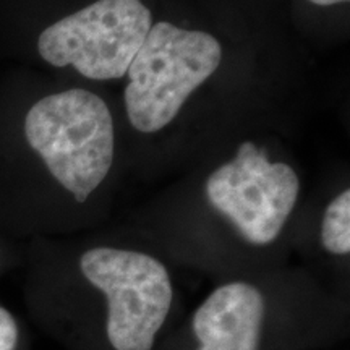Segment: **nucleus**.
I'll return each instance as SVG.
<instances>
[{"label":"nucleus","mask_w":350,"mask_h":350,"mask_svg":"<svg viewBox=\"0 0 350 350\" xmlns=\"http://www.w3.org/2000/svg\"><path fill=\"white\" fill-rule=\"evenodd\" d=\"M23 130L52 178L78 203L106 180L113 163V120L98 94L75 88L44 96L26 112Z\"/></svg>","instance_id":"f257e3e1"},{"label":"nucleus","mask_w":350,"mask_h":350,"mask_svg":"<svg viewBox=\"0 0 350 350\" xmlns=\"http://www.w3.org/2000/svg\"><path fill=\"white\" fill-rule=\"evenodd\" d=\"M221 62L222 46L213 34L169 21L152 25L126 70L124 99L131 126L142 133L165 129Z\"/></svg>","instance_id":"f03ea898"},{"label":"nucleus","mask_w":350,"mask_h":350,"mask_svg":"<svg viewBox=\"0 0 350 350\" xmlns=\"http://www.w3.org/2000/svg\"><path fill=\"white\" fill-rule=\"evenodd\" d=\"M152 26L142 0H96L42 29L38 52L52 67H73L88 80L126 75Z\"/></svg>","instance_id":"7ed1b4c3"},{"label":"nucleus","mask_w":350,"mask_h":350,"mask_svg":"<svg viewBox=\"0 0 350 350\" xmlns=\"http://www.w3.org/2000/svg\"><path fill=\"white\" fill-rule=\"evenodd\" d=\"M85 278L107 299V339L116 350H151L170 312L165 266L142 252L98 247L80 258Z\"/></svg>","instance_id":"20e7f679"},{"label":"nucleus","mask_w":350,"mask_h":350,"mask_svg":"<svg viewBox=\"0 0 350 350\" xmlns=\"http://www.w3.org/2000/svg\"><path fill=\"white\" fill-rule=\"evenodd\" d=\"M209 204L221 213L248 243L265 247L281 235L300 193V178L291 165L271 161L252 142L206 180Z\"/></svg>","instance_id":"39448f33"},{"label":"nucleus","mask_w":350,"mask_h":350,"mask_svg":"<svg viewBox=\"0 0 350 350\" xmlns=\"http://www.w3.org/2000/svg\"><path fill=\"white\" fill-rule=\"evenodd\" d=\"M266 305L253 284L217 287L193 317L198 350H258Z\"/></svg>","instance_id":"423d86ee"},{"label":"nucleus","mask_w":350,"mask_h":350,"mask_svg":"<svg viewBox=\"0 0 350 350\" xmlns=\"http://www.w3.org/2000/svg\"><path fill=\"white\" fill-rule=\"evenodd\" d=\"M321 243L332 255L350 252V191L344 190L327 204L321 222Z\"/></svg>","instance_id":"0eeeda50"},{"label":"nucleus","mask_w":350,"mask_h":350,"mask_svg":"<svg viewBox=\"0 0 350 350\" xmlns=\"http://www.w3.org/2000/svg\"><path fill=\"white\" fill-rule=\"evenodd\" d=\"M20 342V327L13 314L0 306V350H16Z\"/></svg>","instance_id":"6e6552de"},{"label":"nucleus","mask_w":350,"mask_h":350,"mask_svg":"<svg viewBox=\"0 0 350 350\" xmlns=\"http://www.w3.org/2000/svg\"><path fill=\"white\" fill-rule=\"evenodd\" d=\"M308 2H312L314 5H319V7H331V5H338V3H347L349 0H308Z\"/></svg>","instance_id":"1a4fd4ad"}]
</instances>
